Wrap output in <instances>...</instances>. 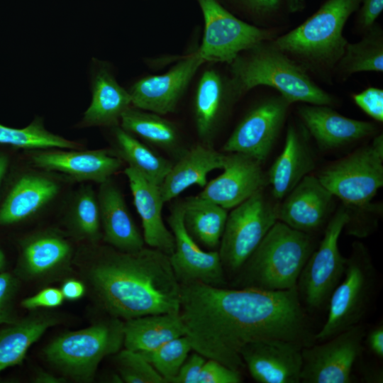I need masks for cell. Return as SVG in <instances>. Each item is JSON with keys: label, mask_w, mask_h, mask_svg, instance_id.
<instances>
[{"label": "cell", "mask_w": 383, "mask_h": 383, "mask_svg": "<svg viewBox=\"0 0 383 383\" xmlns=\"http://www.w3.org/2000/svg\"><path fill=\"white\" fill-rule=\"evenodd\" d=\"M179 313L192 350L236 370L249 343L283 340L315 343V333L296 287L284 291L228 289L202 282L180 284Z\"/></svg>", "instance_id": "cell-1"}, {"label": "cell", "mask_w": 383, "mask_h": 383, "mask_svg": "<svg viewBox=\"0 0 383 383\" xmlns=\"http://www.w3.org/2000/svg\"><path fill=\"white\" fill-rule=\"evenodd\" d=\"M74 265L96 304L123 321L150 314L179 313L180 284L170 256L152 248L126 252L88 244Z\"/></svg>", "instance_id": "cell-2"}, {"label": "cell", "mask_w": 383, "mask_h": 383, "mask_svg": "<svg viewBox=\"0 0 383 383\" xmlns=\"http://www.w3.org/2000/svg\"><path fill=\"white\" fill-rule=\"evenodd\" d=\"M361 2L326 0L303 23L272 41L309 73L328 78L348 43L344 27Z\"/></svg>", "instance_id": "cell-3"}, {"label": "cell", "mask_w": 383, "mask_h": 383, "mask_svg": "<svg viewBox=\"0 0 383 383\" xmlns=\"http://www.w3.org/2000/svg\"><path fill=\"white\" fill-rule=\"evenodd\" d=\"M228 65L231 77L241 96L256 87L267 86L276 89L292 104L301 102L331 106L335 101L272 40L242 52Z\"/></svg>", "instance_id": "cell-4"}, {"label": "cell", "mask_w": 383, "mask_h": 383, "mask_svg": "<svg viewBox=\"0 0 383 383\" xmlns=\"http://www.w3.org/2000/svg\"><path fill=\"white\" fill-rule=\"evenodd\" d=\"M313 251L311 234L277 221L234 277V285L272 292L294 288Z\"/></svg>", "instance_id": "cell-5"}, {"label": "cell", "mask_w": 383, "mask_h": 383, "mask_svg": "<svg viewBox=\"0 0 383 383\" xmlns=\"http://www.w3.org/2000/svg\"><path fill=\"white\" fill-rule=\"evenodd\" d=\"M123 338V320L109 316L87 328L60 334L43 353L64 376L91 382L101 361L121 350Z\"/></svg>", "instance_id": "cell-6"}, {"label": "cell", "mask_w": 383, "mask_h": 383, "mask_svg": "<svg viewBox=\"0 0 383 383\" xmlns=\"http://www.w3.org/2000/svg\"><path fill=\"white\" fill-rule=\"evenodd\" d=\"M377 272L368 250L355 242L346 259L345 273L329 299L327 319L315 333V342L325 341L360 323L373 299Z\"/></svg>", "instance_id": "cell-7"}, {"label": "cell", "mask_w": 383, "mask_h": 383, "mask_svg": "<svg viewBox=\"0 0 383 383\" xmlns=\"http://www.w3.org/2000/svg\"><path fill=\"white\" fill-rule=\"evenodd\" d=\"M345 204L362 207L383 186V135L330 165L317 176Z\"/></svg>", "instance_id": "cell-8"}, {"label": "cell", "mask_w": 383, "mask_h": 383, "mask_svg": "<svg viewBox=\"0 0 383 383\" xmlns=\"http://www.w3.org/2000/svg\"><path fill=\"white\" fill-rule=\"evenodd\" d=\"M277 221V206L262 189L228 215L218 253L226 274L235 277Z\"/></svg>", "instance_id": "cell-9"}, {"label": "cell", "mask_w": 383, "mask_h": 383, "mask_svg": "<svg viewBox=\"0 0 383 383\" xmlns=\"http://www.w3.org/2000/svg\"><path fill=\"white\" fill-rule=\"evenodd\" d=\"M204 21V31L196 50L204 62L229 65L240 53L278 35L277 28L256 26L244 21L218 0H196Z\"/></svg>", "instance_id": "cell-10"}, {"label": "cell", "mask_w": 383, "mask_h": 383, "mask_svg": "<svg viewBox=\"0 0 383 383\" xmlns=\"http://www.w3.org/2000/svg\"><path fill=\"white\" fill-rule=\"evenodd\" d=\"M351 220L345 208L339 209L326 226L323 239L313 250L299 277L296 288L307 307L319 310L328 306L332 292L343 277L346 259L338 248L342 231Z\"/></svg>", "instance_id": "cell-11"}, {"label": "cell", "mask_w": 383, "mask_h": 383, "mask_svg": "<svg viewBox=\"0 0 383 383\" xmlns=\"http://www.w3.org/2000/svg\"><path fill=\"white\" fill-rule=\"evenodd\" d=\"M366 334L359 323L318 344L302 348L301 383H350Z\"/></svg>", "instance_id": "cell-12"}, {"label": "cell", "mask_w": 383, "mask_h": 383, "mask_svg": "<svg viewBox=\"0 0 383 383\" xmlns=\"http://www.w3.org/2000/svg\"><path fill=\"white\" fill-rule=\"evenodd\" d=\"M74 249L65 233L49 228L30 234L20 242L15 274L37 283L65 279L72 271Z\"/></svg>", "instance_id": "cell-13"}, {"label": "cell", "mask_w": 383, "mask_h": 383, "mask_svg": "<svg viewBox=\"0 0 383 383\" xmlns=\"http://www.w3.org/2000/svg\"><path fill=\"white\" fill-rule=\"evenodd\" d=\"M291 104L280 94L259 101L236 126L223 145V151L264 161L280 133Z\"/></svg>", "instance_id": "cell-14"}, {"label": "cell", "mask_w": 383, "mask_h": 383, "mask_svg": "<svg viewBox=\"0 0 383 383\" xmlns=\"http://www.w3.org/2000/svg\"><path fill=\"white\" fill-rule=\"evenodd\" d=\"M183 201L175 203L167 223L174 239V249L170 256L171 266L179 284L202 282L222 287L226 272L218 251H206L187 231L183 221Z\"/></svg>", "instance_id": "cell-15"}, {"label": "cell", "mask_w": 383, "mask_h": 383, "mask_svg": "<svg viewBox=\"0 0 383 383\" xmlns=\"http://www.w3.org/2000/svg\"><path fill=\"white\" fill-rule=\"evenodd\" d=\"M203 63L204 60L195 51L181 59L166 72L140 79L129 91L132 106L162 116L174 112Z\"/></svg>", "instance_id": "cell-16"}, {"label": "cell", "mask_w": 383, "mask_h": 383, "mask_svg": "<svg viewBox=\"0 0 383 383\" xmlns=\"http://www.w3.org/2000/svg\"><path fill=\"white\" fill-rule=\"evenodd\" d=\"M303 348L292 341L265 340L245 345L240 357L257 382L300 383Z\"/></svg>", "instance_id": "cell-17"}, {"label": "cell", "mask_w": 383, "mask_h": 383, "mask_svg": "<svg viewBox=\"0 0 383 383\" xmlns=\"http://www.w3.org/2000/svg\"><path fill=\"white\" fill-rule=\"evenodd\" d=\"M261 163L242 153L228 152L223 172L207 182L199 195L227 210L235 207L264 187L266 178Z\"/></svg>", "instance_id": "cell-18"}, {"label": "cell", "mask_w": 383, "mask_h": 383, "mask_svg": "<svg viewBox=\"0 0 383 383\" xmlns=\"http://www.w3.org/2000/svg\"><path fill=\"white\" fill-rule=\"evenodd\" d=\"M33 165L48 171L62 173L75 181L105 182L118 172L123 160L105 149L94 150H47L30 154Z\"/></svg>", "instance_id": "cell-19"}, {"label": "cell", "mask_w": 383, "mask_h": 383, "mask_svg": "<svg viewBox=\"0 0 383 383\" xmlns=\"http://www.w3.org/2000/svg\"><path fill=\"white\" fill-rule=\"evenodd\" d=\"M240 96L231 77L213 69L201 74L194 99L195 126L201 143L212 145L221 124Z\"/></svg>", "instance_id": "cell-20"}, {"label": "cell", "mask_w": 383, "mask_h": 383, "mask_svg": "<svg viewBox=\"0 0 383 383\" xmlns=\"http://www.w3.org/2000/svg\"><path fill=\"white\" fill-rule=\"evenodd\" d=\"M333 197L318 178L309 174L277 206V221L296 231L311 234L325 222Z\"/></svg>", "instance_id": "cell-21"}, {"label": "cell", "mask_w": 383, "mask_h": 383, "mask_svg": "<svg viewBox=\"0 0 383 383\" xmlns=\"http://www.w3.org/2000/svg\"><path fill=\"white\" fill-rule=\"evenodd\" d=\"M298 113L308 132L325 149L350 144L376 131L374 123L346 117L327 105L305 104L298 108Z\"/></svg>", "instance_id": "cell-22"}, {"label": "cell", "mask_w": 383, "mask_h": 383, "mask_svg": "<svg viewBox=\"0 0 383 383\" xmlns=\"http://www.w3.org/2000/svg\"><path fill=\"white\" fill-rule=\"evenodd\" d=\"M124 174L142 221L145 243L170 256L174 249V239L163 221L162 211L165 202L160 186L131 167H126Z\"/></svg>", "instance_id": "cell-23"}, {"label": "cell", "mask_w": 383, "mask_h": 383, "mask_svg": "<svg viewBox=\"0 0 383 383\" xmlns=\"http://www.w3.org/2000/svg\"><path fill=\"white\" fill-rule=\"evenodd\" d=\"M97 199L104 241L122 252H133L143 248V235L132 218L121 191L111 179L100 184Z\"/></svg>", "instance_id": "cell-24"}, {"label": "cell", "mask_w": 383, "mask_h": 383, "mask_svg": "<svg viewBox=\"0 0 383 383\" xmlns=\"http://www.w3.org/2000/svg\"><path fill=\"white\" fill-rule=\"evenodd\" d=\"M224 158L225 154L203 143L180 152L160 186L164 202L177 197L192 185L204 187L208 174L222 169Z\"/></svg>", "instance_id": "cell-25"}, {"label": "cell", "mask_w": 383, "mask_h": 383, "mask_svg": "<svg viewBox=\"0 0 383 383\" xmlns=\"http://www.w3.org/2000/svg\"><path fill=\"white\" fill-rule=\"evenodd\" d=\"M58 192V184L47 176L38 173L21 175L0 206V225H12L30 218L52 201Z\"/></svg>", "instance_id": "cell-26"}, {"label": "cell", "mask_w": 383, "mask_h": 383, "mask_svg": "<svg viewBox=\"0 0 383 383\" xmlns=\"http://www.w3.org/2000/svg\"><path fill=\"white\" fill-rule=\"evenodd\" d=\"M314 160L306 141L295 126L288 127L284 148L270 167L267 181L272 194L283 199L314 168Z\"/></svg>", "instance_id": "cell-27"}, {"label": "cell", "mask_w": 383, "mask_h": 383, "mask_svg": "<svg viewBox=\"0 0 383 383\" xmlns=\"http://www.w3.org/2000/svg\"><path fill=\"white\" fill-rule=\"evenodd\" d=\"M0 330V372L22 363L30 347L61 323L60 314L40 309Z\"/></svg>", "instance_id": "cell-28"}, {"label": "cell", "mask_w": 383, "mask_h": 383, "mask_svg": "<svg viewBox=\"0 0 383 383\" xmlns=\"http://www.w3.org/2000/svg\"><path fill=\"white\" fill-rule=\"evenodd\" d=\"M131 106L129 91L119 85L106 66H101L94 75L91 102L84 113L81 126L114 128Z\"/></svg>", "instance_id": "cell-29"}, {"label": "cell", "mask_w": 383, "mask_h": 383, "mask_svg": "<svg viewBox=\"0 0 383 383\" xmlns=\"http://www.w3.org/2000/svg\"><path fill=\"white\" fill-rule=\"evenodd\" d=\"M123 334L124 348L143 353L185 335L186 331L179 313H166L125 320Z\"/></svg>", "instance_id": "cell-30"}, {"label": "cell", "mask_w": 383, "mask_h": 383, "mask_svg": "<svg viewBox=\"0 0 383 383\" xmlns=\"http://www.w3.org/2000/svg\"><path fill=\"white\" fill-rule=\"evenodd\" d=\"M183 205L184 224L190 235L210 249L219 246L228 210L199 195L187 199Z\"/></svg>", "instance_id": "cell-31"}, {"label": "cell", "mask_w": 383, "mask_h": 383, "mask_svg": "<svg viewBox=\"0 0 383 383\" xmlns=\"http://www.w3.org/2000/svg\"><path fill=\"white\" fill-rule=\"evenodd\" d=\"M383 72V30L375 23L356 43L348 42L334 72L346 79L355 73Z\"/></svg>", "instance_id": "cell-32"}, {"label": "cell", "mask_w": 383, "mask_h": 383, "mask_svg": "<svg viewBox=\"0 0 383 383\" xmlns=\"http://www.w3.org/2000/svg\"><path fill=\"white\" fill-rule=\"evenodd\" d=\"M120 123L123 130L149 144L167 151L179 150V131L162 115L131 106L123 114Z\"/></svg>", "instance_id": "cell-33"}, {"label": "cell", "mask_w": 383, "mask_h": 383, "mask_svg": "<svg viewBox=\"0 0 383 383\" xmlns=\"http://www.w3.org/2000/svg\"><path fill=\"white\" fill-rule=\"evenodd\" d=\"M116 155L155 184L161 186L173 162L155 152L121 126L114 127Z\"/></svg>", "instance_id": "cell-34"}, {"label": "cell", "mask_w": 383, "mask_h": 383, "mask_svg": "<svg viewBox=\"0 0 383 383\" xmlns=\"http://www.w3.org/2000/svg\"><path fill=\"white\" fill-rule=\"evenodd\" d=\"M67 226L76 240L98 244L102 239L97 195L90 186L80 188L72 201Z\"/></svg>", "instance_id": "cell-35"}, {"label": "cell", "mask_w": 383, "mask_h": 383, "mask_svg": "<svg viewBox=\"0 0 383 383\" xmlns=\"http://www.w3.org/2000/svg\"><path fill=\"white\" fill-rule=\"evenodd\" d=\"M0 144L31 150L82 148L80 144L48 131L41 118H35L28 126L23 128H11L0 124Z\"/></svg>", "instance_id": "cell-36"}, {"label": "cell", "mask_w": 383, "mask_h": 383, "mask_svg": "<svg viewBox=\"0 0 383 383\" xmlns=\"http://www.w3.org/2000/svg\"><path fill=\"white\" fill-rule=\"evenodd\" d=\"M240 13L250 18L255 26L261 28H277L276 25L306 6L305 0H229Z\"/></svg>", "instance_id": "cell-37"}, {"label": "cell", "mask_w": 383, "mask_h": 383, "mask_svg": "<svg viewBox=\"0 0 383 383\" xmlns=\"http://www.w3.org/2000/svg\"><path fill=\"white\" fill-rule=\"evenodd\" d=\"M192 350L187 335L167 341L148 352L140 353L165 379L171 383Z\"/></svg>", "instance_id": "cell-38"}, {"label": "cell", "mask_w": 383, "mask_h": 383, "mask_svg": "<svg viewBox=\"0 0 383 383\" xmlns=\"http://www.w3.org/2000/svg\"><path fill=\"white\" fill-rule=\"evenodd\" d=\"M118 375L126 383H166L165 379L138 352L124 348L116 353Z\"/></svg>", "instance_id": "cell-39"}, {"label": "cell", "mask_w": 383, "mask_h": 383, "mask_svg": "<svg viewBox=\"0 0 383 383\" xmlns=\"http://www.w3.org/2000/svg\"><path fill=\"white\" fill-rule=\"evenodd\" d=\"M18 284L16 274L0 272V324H11L18 320L14 313V299Z\"/></svg>", "instance_id": "cell-40"}, {"label": "cell", "mask_w": 383, "mask_h": 383, "mask_svg": "<svg viewBox=\"0 0 383 383\" xmlns=\"http://www.w3.org/2000/svg\"><path fill=\"white\" fill-rule=\"evenodd\" d=\"M241 382L240 371L231 369L212 359L206 360L198 380V383H240Z\"/></svg>", "instance_id": "cell-41"}, {"label": "cell", "mask_w": 383, "mask_h": 383, "mask_svg": "<svg viewBox=\"0 0 383 383\" xmlns=\"http://www.w3.org/2000/svg\"><path fill=\"white\" fill-rule=\"evenodd\" d=\"M352 98L355 104L367 115L377 122L383 121V90L369 87L355 93Z\"/></svg>", "instance_id": "cell-42"}, {"label": "cell", "mask_w": 383, "mask_h": 383, "mask_svg": "<svg viewBox=\"0 0 383 383\" xmlns=\"http://www.w3.org/2000/svg\"><path fill=\"white\" fill-rule=\"evenodd\" d=\"M65 298L60 289L46 287L35 294L23 299L21 305L29 311L53 309L62 304Z\"/></svg>", "instance_id": "cell-43"}, {"label": "cell", "mask_w": 383, "mask_h": 383, "mask_svg": "<svg viewBox=\"0 0 383 383\" xmlns=\"http://www.w3.org/2000/svg\"><path fill=\"white\" fill-rule=\"evenodd\" d=\"M383 11V0H362L358 10L356 11V26L364 33L371 28L377 22Z\"/></svg>", "instance_id": "cell-44"}, {"label": "cell", "mask_w": 383, "mask_h": 383, "mask_svg": "<svg viewBox=\"0 0 383 383\" xmlns=\"http://www.w3.org/2000/svg\"><path fill=\"white\" fill-rule=\"evenodd\" d=\"M206 360L196 352L189 355L171 383H198Z\"/></svg>", "instance_id": "cell-45"}, {"label": "cell", "mask_w": 383, "mask_h": 383, "mask_svg": "<svg viewBox=\"0 0 383 383\" xmlns=\"http://www.w3.org/2000/svg\"><path fill=\"white\" fill-rule=\"evenodd\" d=\"M365 343L370 351L379 359L383 358V325L378 324L366 333Z\"/></svg>", "instance_id": "cell-46"}, {"label": "cell", "mask_w": 383, "mask_h": 383, "mask_svg": "<svg viewBox=\"0 0 383 383\" xmlns=\"http://www.w3.org/2000/svg\"><path fill=\"white\" fill-rule=\"evenodd\" d=\"M60 290L65 299L77 301L85 294L86 285L83 282L74 278L65 279Z\"/></svg>", "instance_id": "cell-47"}, {"label": "cell", "mask_w": 383, "mask_h": 383, "mask_svg": "<svg viewBox=\"0 0 383 383\" xmlns=\"http://www.w3.org/2000/svg\"><path fill=\"white\" fill-rule=\"evenodd\" d=\"M34 382L37 383H62L66 382L64 376L60 377L43 370L38 371L34 377Z\"/></svg>", "instance_id": "cell-48"}, {"label": "cell", "mask_w": 383, "mask_h": 383, "mask_svg": "<svg viewBox=\"0 0 383 383\" xmlns=\"http://www.w3.org/2000/svg\"><path fill=\"white\" fill-rule=\"evenodd\" d=\"M9 167V158L6 155L0 153V185L7 172Z\"/></svg>", "instance_id": "cell-49"}, {"label": "cell", "mask_w": 383, "mask_h": 383, "mask_svg": "<svg viewBox=\"0 0 383 383\" xmlns=\"http://www.w3.org/2000/svg\"><path fill=\"white\" fill-rule=\"evenodd\" d=\"M6 265V257L4 252L0 249V272H3Z\"/></svg>", "instance_id": "cell-50"}]
</instances>
